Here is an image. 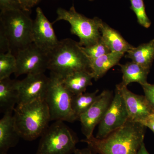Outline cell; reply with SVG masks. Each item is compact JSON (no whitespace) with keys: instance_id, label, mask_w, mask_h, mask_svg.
Instances as JSON below:
<instances>
[{"instance_id":"cell-31","label":"cell","mask_w":154,"mask_h":154,"mask_svg":"<svg viewBox=\"0 0 154 154\" xmlns=\"http://www.w3.org/2000/svg\"><path fill=\"white\" fill-rule=\"evenodd\" d=\"M89 1H94V0H89Z\"/></svg>"},{"instance_id":"cell-7","label":"cell","mask_w":154,"mask_h":154,"mask_svg":"<svg viewBox=\"0 0 154 154\" xmlns=\"http://www.w3.org/2000/svg\"><path fill=\"white\" fill-rule=\"evenodd\" d=\"M44 99L49 109L51 121L72 122L77 120L72 106L73 94L63 85L61 79L53 75Z\"/></svg>"},{"instance_id":"cell-28","label":"cell","mask_w":154,"mask_h":154,"mask_svg":"<svg viewBox=\"0 0 154 154\" xmlns=\"http://www.w3.org/2000/svg\"><path fill=\"white\" fill-rule=\"evenodd\" d=\"M142 124L149 128L154 133V114L152 113L150 116Z\"/></svg>"},{"instance_id":"cell-26","label":"cell","mask_w":154,"mask_h":154,"mask_svg":"<svg viewBox=\"0 0 154 154\" xmlns=\"http://www.w3.org/2000/svg\"><path fill=\"white\" fill-rule=\"evenodd\" d=\"M144 92L145 96L154 109V85L147 83L141 86Z\"/></svg>"},{"instance_id":"cell-4","label":"cell","mask_w":154,"mask_h":154,"mask_svg":"<svg viewBox=\"0 0 154 154\" xmlns=\"http://www.w3.org/2000/svg\"><path fill=\"white\" fill-rule=\"evenodd\" d=\"M29 12L22 10L2 11L0 14V35L4 36L12 51L33 43V21Z\"/></svg>"},{"instance_id":"cell-13","label":"cell","mask_w":154,"mask_h":154,"mask_svg":"<svg viewBox=\"0 0 154 154\" xmlns=\"http://www.w3.org/2000/svg\"><path fill=\"white\" fill-rule=\"evenodd\" d=\"M116 88L124 100L129 120L142 123L153 113V109L145 96L134 94L127 87L120 84L116 85Z\"/></svg>"},{"instance_id":"cell-5","label":"cell","mask_w":154,"mask_h":154,"mask_svg":"<svg viewBox=\"0 0 154 154\" xmlns=\"http://www.w3.org/2000/svg\"><path fill=\"white\" fill-rule=\"evenodd\" d=\"M56 13L57 18L53 23L61 20L68 22L71 26V33L79 37L81 46H90L101 39L100 27L102 19L97 17L88 18L78 13L74 5L69 10L58 8Z\"/></svg>"},{"instance_id":"cell-3","label":"cell","mask_w":154,"mask_h":154,"mask_svg":"<svg viewBox=\"0 0 154 154\" xmlns=\"http://www.w3.org/2000/svg\"><path fill=\"white\" fill-rule=\"evenodd\" d=\"M50 75L62 79L79 71L90 70L89 60L79 42L71 38L60 40L49 53Z\"/></svg>"},{"instance_id":"cell-25","label":"cell","mask_w":154,"mask_h":154,"mask_svg":"<svg viewBox=\"0 0 154 154\" xmlns=\"http://www.w3.org/2000/svg\"><path fill=\"white\" fill-rule=\"evenodd\" d=\"M0 10L2 12L22 9L19 0H0Z\"/></svg>"},{"instance_id":"cell-32","label":"cell","mask_w":154,"mask_h":154,"mask_svg":"<svg viewBox=\"0 0 154 154\" xmlns=\"http://www.w3.org/2000/svg\"><path fill=\"white\" fill-rule=\"evenodd\" d=\"M153 114H154V110H153Z\"/></svg>"},{"instance_id":"cell-10","label":"cell","mask_w":154,"mask_h":154,"mask_svg":"<svg viewBox=\"0 0 154 154\" xmlns=\"http://www.w3.org/2000/svg\"><path fill=\"white\" fill-rule=\"evenodd\" d=\"M49 82L50 77L46 76L43 73L30 74L23 80L17 81L19 95L17 105L44 99Z\"/></svg>"},{"instance_id":"cell-18","label":"cell","mask_w":154,"mask_h":154,"mask_svg":"<svg viewBox=\"0 0 154 154\" xmlns=\"http://www.w3.org/2000/svg\"><path fill=\"white\" fill-rule=\"evenodd\" d=\"M124 54L116 52L108 53L94 60L90 61L89 68L94 79L97 81L102 78L110 69L119 64Z\"/></svg>"},{"instance_id":"cell-33","label":"cell","mask_w":154,"mask_h":154,"mask_svg":"<svg viewBox=\"0 0 154 154\" xmlns=\"http://www.w3.org/2000/svg\"></svg>"},{"instance_id":"cell-22","label":"cell","mask_w":154,"mask_h":154,"mask_svg":"<svg viewBox=\"0 0 154 154\" xmlns=\"http://www.w3.org/2000/svg\"><path fill=\"white\" fill-rule=\"evenodd\" d=\"M17 69L16 56L11 50L6 53H0V80L9 78Z\"/></svg>"},{"instance_id":"cell-17","label":"cell","mask_w":154,"mask_h":154,"mask_svg":"<svg viewBox=\"0 0 154 154\" xmlns=\"http://www.w3.org/2000/svg\"><path fill=\"white\" fill-rule=\"evenodd\" d=\"M94 77L90 70L79 71L68 75L61 79L64 87L73 95L85 92L89 86L92 85Z\"/></svg>"},{"instance_id":"cell-19","label":"cell","mask_w":154,"mask_h":154,"mask_svg":"<svg viewBox=\"0 0 154 154\" xmlns=\"http://www.w3.org/2000/svg\"><path fill=\"white\" fill-rule=\"evenodd\" d=\"M122 74V85L127 86L131 83L136 82L141 85L148 83L147 77L149 69H148L134 62H128L124 64H119Z\"/></svg>"},{"instance_id":"cell-16","label":"cell","mask_w":154,"mask_h":154,"mask_svg":"<svg viewBox=\"0 0 154 154\" xmlns=\"http://www.w3.org/2000/svg\"><path fill=\"white\" fill-rule=\"evenodd\" d=\"M17 80L9 78L0 80V109L4 113L13 112L19 100Z\"/></svg>"},{"instance_id":"cell-8","label":"cell","mask_w":154,"mask_h":154,"mask_svg":"<svg viewBox=\"0 0 154 154\" xmlns=\"http://www.w3.org/2000/svg\"><path fill=\"white\" fill-rule=\"evenodd\" d=\"M16 57L17 69L14 75L16 77L24 74L44 73L48 69L49 53L40 49L33 42L18 51Z\"/></svg>"},{"instance_id":"cell-20","label":"cell","mask_w":154,"mask_h":154,"mask_svg":"<svg viewBox=\"0 0 154 154\" xmlns=\"http://www.w3.org/2000/svg\"><path fill=\"white\" fill-rule=\"evenodd\" d=\"M125 57L150 70L154 60V39L133 47L127 51Z\"/></svg>"},{"instance_id":"cell-6","label":"cell","mask_w":154,"mask_h":154,"mask_svg":"<svg viewBox=\"0 0 154 154\" xmlns=\"http://www.w3.org/2000/svg\"><path fill=\"white\" fill-rule=\"evenodd\" d=\"M36 154H71L78 139L63 121L54 122L41 137Z\"/></svg>"},{"instance_id":"cell-23","label":"cell","mask_w":154,"mask_h":154,"mask_svg":"<svg viewBox=\"0 0 154 154\" xmlns=\"http://www.w3.org/2000/svg\"><path fill=\"white\" fill-rule=\"evenodd\" d=\"M82 49L89 62L110 52V50L102 40V37L95 44L87 47L82 46Z\"/></svg>"},{"instance_id":"cell-21","label":"cell","mask_w":154,"mask_h":154,"mask_svg":"<svg viewBox=\"0 0 154 154\" xmlns=\"http://www.w3.org/2000/svg\"><path fill=\"white\" fill-rule=\"evenodd\" d=\"M99 90L92 93H82L78 95H73L72 98V109L79 119L80 116L85 113L94 104L99 97L97 95Z\"/></svg>"},{"instance_id":"cell-27","label":"cell","mask_w":154,"mask_h":154,"mask_svg":"<svg viewBox=\"0 0 154 154\" xmlns=\"http://www.w3.org/2000/svg\"><path fill=\"white\" fill-rule=\"evenodd\" d=\"M41 0H19L22 10L29 12L31 8L37 5Z\"/></svg>"},{"instance_id":"cell-11","label":"cell","mask_w":154,"mask_h":154,"mask_svg":"<svg viewBox=\"0 0 154 154\" xmlns=\"http://www.w3.org/2000/svg\"><path fill=\"white\" fill-rule=\"evenodd\" d=\"M113 97L112 92L104 90L90 108L80 116L79 119L82 125V132L86 138H90L93 135L95 127L102 121Z\"/></svg>"},{"instance_id":"cell-24","label":"cell","mask_w":154,"mask_h":154,"mask_svg":"<svg viewBox=\"0 0 154 154\" xmlns=\"http://www.w3.org/2000/svg\"><path fill=\"white\" fill-rule=\"evenodd\" d=\"M131 8L134 12L139 24L145 28L150 27L151 22L146 13L143 0H129Z\"/></svg>"},{"instance_id":"cell-1","label":"cell","mask_w":154,"mask_h":154,"mask_svg":"<svg viewBox=\"0 0 154 154\" xmlns=\"http://www.w3.org/2000/svg\"><path fill=\"white\" fill-rule=\"evenodd\" d=\"M146 127L128 120L107 137L99 139L92 136L83 140L92 152L99 154H137L143 143Z\"/></svg>"},{"instance_id":"cell-29","label":"cell","mask_w":154,"mask_h":154,"mask_svg":"<svg viewBox=\"0 0 154 154\" xmlns=\"http://www.w3.org/2000/svg\"><path fill=\"white\" fill-rule=\"evenodd\" d=\"M74 154H93V152L90 148L83 149H76L74 152Z\"/></svg>"},{"instance_id":"cell-12","label":"cell","mask_w":154,"mask_h":154,"mask_svg":"<svg viewBox=\"0 0 154 154\" xmlns=\"http://www.w3.org/2000/svg\"><path fill=\"white\" fill-rule=\"evenodd\" d=\"M35 19L33 21L32 38L36 46L49 53L58 44L52 23L45 17L41 8L36 9Z\"/></svg>"},{"instance_id":"cell-9","label":"cell","mask_w":154,"mask_h":154,"mask_svg":"<svg viewBox=\"0 0 154 154\" xmlns=\"http://www.w3.org/2000/svg\"><path fill=\"white\" fill-rule=\"evenodd\" d=\"M129 120L123 98L116 88L115 94L104 117L99 124L96 138L102 139L123 126Z\"/></svg>"},{"instance_id":"cell-14","label":"cell","mask_w":154,"mask_h":154,"mask_svg":"<svg viewBox=\"0 0 154 154\" xmlns=\"http://www.w3.org/2000/svg\"><path fill=\"white\" fill-rule=\"evenodd\" d=\"M13 112L4 113L0 120V154H7L11 148L15 146L21 137L16 128Z\"/></svg>"},{"instance_id":"cell-15","label":"cell","mask_w":154,"mask_h":154,"mask_svg":"<svg viewBox=\"0 0 154 154\" xmlns=\"http://www.w3.org/2000/svg\"><path fill=\"white\" fill-rule=\"evenodd\" d=\"M101 37L111 52L126 53L134 47L125 40L117 30L103 21L100 27Z\"/></svg>"},{"instance_id":"cell-2","label":"cell","mask_w":154,"mask_h":154,"mask_svg":"<svg viewBox=\"0 0 154 154\" xmlns=\"http://www.w3.org/2000/svg\"><path fill=\"white\" fill-rule=\"evenodd\" d=\"M14 112L16 128L21 137L27 141L41 137L51 121L49 109L44 99L17 105Z\"/></svg>"},{"instance_id":"cell-30","label":"cell","mask_w":154,"mask_h":154,"mask_svg":"<svg viewBox=\"0 0 154 154\" xmlns=\"http://www.w3.org/2000/svg\"><path fill=\"white\" fill-rule=\"evenodd\" d=\"M137 154H150L149 153V152H148L147 150L146 149L145 145L144 142L141 145L140 148L139 149L138 151Z\"/></svg>"}]
</instances>
